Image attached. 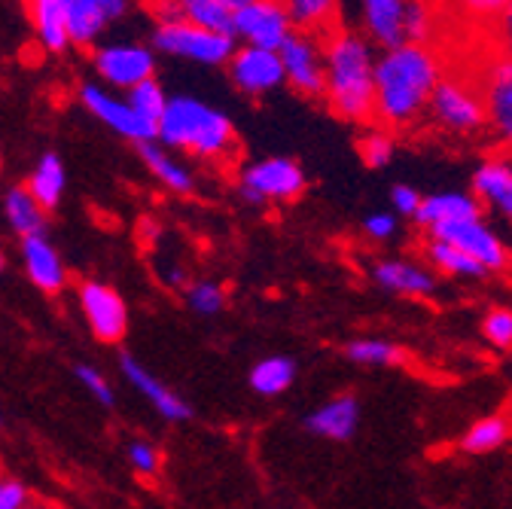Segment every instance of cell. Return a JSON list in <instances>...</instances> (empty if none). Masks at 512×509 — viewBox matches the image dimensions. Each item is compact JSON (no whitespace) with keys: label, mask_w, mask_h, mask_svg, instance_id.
<instances>
[{"label":"cell","mask_w":512,"mask_h":509,"mask_svg":"<svg viewBox=\"0 0 512 509\" xmlns=\"http://www.w3.org/2000/svg\"><path fill=\"white\" fill-rule=\"evenodd\" d=\"M452 61L436 43H400L378 49L375 65V122L397 135L427 125L430 101Z\"/></svg>","instance_id":"cell-1"},{"label":"cell","mask_w":512,"mask_h":509,"mask_svg":"<svg viewBox=\"0 0 512 509\" xmlns=\"http://www.w3.org/2000/svg\"><path fill=\"white\" fill-rule=\"evenodd\" d=\"M327 52V86L324 101L327 110L348 122L363 125L375 122V65L378 46L363 37L354 25H336L324 34Z\"/></svg>","instance_id":"cell-2"},{"label":"cell","mask_w":512,"mask_h":509,"mask_svg":"<svg viewBox=\"0 0 512 509\" xmlns=\"http://www.w3.org/2000/svg\"><path fill=\"white\" fill-rule=\"evenodd\" d=\"M165 147L186 153L208 165H223L238 156L235 122L214 104L196 95H171L159 119V135Z\"/></svg>","instance_id":"cell-3"},{"label":"cell","mask_w":512,"mask_h":509,"mask_svg":"<svg viewBox=\"0 0 512 509\" xmlns=\"http://www.w3.org/2000/svg\"><path fill=\"white\" fill-rule=\"evenodd\" d=\"M354 28L378 49L433 43L439 7L436 0H354Z\"/></svg>","instance_id":"cell-4"},{"label":"cell","mask_w":512,"mask_h":509,"mask_svg":"<svg viewBox=\"0 0 512 509\" xmlns=\"http://www.w3.org/2000/svg\"><path fill=\"white\" fill-rule=\"evenodd\" d=\"M427 125L433 132L452 138V141H476L488 135V116H485V98L479 89L476 68L458 71L455 65L439 80Z\"/></svg>","instance_id":"cell-5"},{"label":"cell","mask_w":512,"mask_h":509,"mask_svg":"<svg viewBox=\"0 0 512 509\" xmlns=\"http://www.w3.org/2000/svg\"><path fill=\"white\" fill-rule=\"evenodd\" d=\"M235 183L247 205L275 208V205H293L305 196L308 174L290 156H266L241 165Z\"/></svg>","instance_id":"cell-6"},{"label":"cell","mask_w":512,"mask_h":509,"mask_svg":"<svg viewBox=\"0 0 512 509\" xmlns=\"http://www.w3.org/2000/svg\"><path fill=\"white\" fill-rule=\"evenodd\" d=\"M235 46H238L235 34L214 31L189 19L156 22V31H153L156 52L189 61V65H202V68H226Z\"/></svg>","instance_id":"cell-7"},{"label":"cell","mask_w":512,"mask_h":509,"mask_svg":"<svg viewBox=\"0 0 512 509\" xmlns=\"http://www.w3.org/2000/svg\"><path fill=\"white\" fill-rule=\"evenodd\" d=\"M479 89L485 98V116H488V141L494 150L512 153V58H503L488 49L476 65Z\"/></svg>","instance_id":"cell-8"},{"label":"cell","mask_w":512,"mask_h":509,"mask_svg":"<svg viewBox=\"0 0 512 509\" xmlns=\"http://www.w3.org/2000/svg\"><path fill=\"white\" fill-rule=\"evenodd\" d=\"M287 86L302 98H324L327 86V52H324V34L314 31H293L290 40L281 46Z\"/></svg>","instance_id":"cell-9"},{"label":"cell","mask_w":512,"mask_h":509,"mask_svg":"<svg viewBox=\"0 0 512 509\" xmlns=\"http://www.w3.org/2000/svg\"><path fill=\"white\" fill-rule=\"evenodd\" d=\"M226 71H229L232 86L247 98H266V95L278 92L281 86H287L281 49L238 43Z\"/></svg>","instance_id":"cell-10"},{"label":"cell","mask_w":512,"mask_h":509,"mask_svg":"<svg viewBox=\"0 0 512 509\" xmlns=\"http://www.w3.org/2000/svg\"><path fill=\"white\" fill-rule=\"evenodd\" d=\"M80 101L89 113H95L107 125L110 132H116L125 141L141 144V141H153L159 135L156 125L132 107L128 95H119V89L86 83V86H80Z\"/></svg>","instance_id":"cell-11"},{"label":"cell","mask_w":512,"mask_h":509,"mask_svg":"<svg viewBox=\"0 0 512 509\" xmlns=\"http://www.w3.org/2000/svg\"><path fill=\"white\" fill-rule=\"evenodd\" d=\"M296 31V22L284 0H247L235 10L232 19V34L238 43L250 46H266V49H281L290 34Z\"/></svg>","instance_id":"cell-12"},{"label":"cell","mask_w":512,"mask_h":509,"mask_svg":"<svg viewBox=\"0 0 512 509\" xmlns=\"http://www.w3.org/2000/svg\"><path fill=\"white\" fill-rule=\"evenodd\" d=\"M95 74L104 86L128 92L156 77V49L144 43H110L95 49Z\"/></svg>","instance_id":"cell-13"},{"label":"cell","mask_w":512,"mask_h":509,"mask_svg":"<svg viewBox=\"0 0 512 509\" xmlns=\"http://www.w3.org/2000/svg\"><path fill=\"white\" fill-rule=\"evenodd\" d=\"M80 308L86 314V324L92 336L104 345H116L128 333V308L125 299L101 281L80 284Z\"/></svg>","instance_id":"cell-14"},{"label":"cell","mask_w":512,"mask_h":509,"mask_svg":"<svg viewBox=\"0 0 512 509\" xmlns=\"http://www.w3.org/2000/svg\"><path fill=\"white\" fill-rule=\"evenodd\" d=\"M369 281L403 299H430L436 293V269L424 260L409 257H378L369 266Z\"/></svg>","instance_id":"cell-15"},{"label":"cell","mask_w":512,"mask_h":509,"mask_svg":"<svg viewBox=\"0 0 512 509\" xmlns=\"http://www.w3.org/2000/svg\"><path fill=\"white\" fill-rule=\"evenodd\" d=\"M470 193L497 220L512 226V153L494 150L470 174Z\"/></svg>","instance_id":"cell-16"},{"label":"cell","mask_w":512,"mask_h":509,"mask_svg":"<svg viewBox=\"0 0 512 509\" xmlns=\"http://www.w3.org/2000/svg\"><path fill=\"white\" fill-rule=\"evenodd\" d=\"M445 241L458 244L464 253H470L473 260H479L491 275L494 272H506L509 263H512V253L509 247L503 244V238L485 223V217H470V220H461V223H452V226H442L439 232H433Z\"/></svg>","instance_id":"cell-17"},{"label":"cell","mask_w":512,"mask_h":509,"mask_svg":"<svg viewBox=\"0 0 512 509\" xmlns=\"http://www.w3.org/2000/svg\"><path fill=\"white\" fill-rule=\"evenodd\" d=\"M119 369H122V375H125V381L132 385L165 421H171V424H180V421H189L192 418V406L174 391V388H168L165 381H159L141 360H135V357H119Z\"/></svg>","instance_id":"cell-18"},{"label":"cell","mask_w":512,"mask_h":509,"mask_svg":"<svg viewBox=\"0 0 512 509\" xmlns=\"http://www.w3.org/2000/svg\"><path fill=\"white\" fill-rule=\"evenodd\" d=\"M485 208L479 205V199L473 193H461V189H445V193H433L421 199V208L415 214V226L424 235L439 232L442 226H452L470 217H482Z\"/></svg>","instance_id":"cell-19"},{"label":"cell","mask_w":512,"mask_h":509,"mask_svg":"<svg viewBox=\"0 0 512 509\" xmlns=\"http://www.w3.org/2000/svg\"><path fill=\"white\" fill-rule=\"evenodd\" d=\"M128 0H68V37L74 46H92L110 22L122 19Z\"/></svg>","instance_id":"cell-20"},{"label":"cell","mask_w":512,"mask_h":509,"mask_svg":"<svg viewBox=\"0 0 512 509\" xmlns=\"http://www.w3.org/2000/svg\"><path fill=\"white\" fill-rule=\"evenodd\" d=\"M138 156L144 162V168L168 189L174 196H192L199 186V177L183 159H177V150L165 147L159 138L153 141H141L138 144Z\"/></svg>","instance_id":"cell-21"},{"label":"cell","mask_w":512,"mask_h":509,"mask_svg":"<svg viewBox=\"0 0 512 509\" xmlns=\"http://www.w3.org/2000/svg\"><path fill=\"white\" fill-rule=\"evenodd\" d=\"M357 424H360V403L354 394H339L327 403H320L305 418V427L314 436L330 439V442H348L357 433Z\"/></svg>","instance_id":"cell-22"},{"label":"cell","mask_w":512,"mask_h":509,"mask_svg":"<svg viewBox=\"0 0 512 509\" xmlns=\"http://www.w3.org/2000/svg\"><path fill=\"white\" fill-rule=\"evenodd\" d=\"M22 257H25L28 278L43 293H58L64 284H68V269H64L58 250L52 247V241L46 238V232H37V235H25L22 238Z\"/></svg>","instance_id":"cell-23"},{"label":"cell","mask_w":512,"mask_h":509,"mask_svg":"<svg viewBox=\"0 0 512 509\" xmlns=\"http://www.w3.org/2000/svg\"><path fill=\"white\" fill-rule=\"evenodd\" d=\"M424 260L445 278H455V281H485L491 278V272L473 260L470 253H464L458 244L445 241L439 235H424Z\"/></svg>","instance_id":"cell-24"},{"label":"cell","mask_w":512,"mask_h":509,"mask_svg":"<svg viewBox=\"0 0 512 509\" xmlns=\"http://www.w3.org/2000/svg\"><path fill=\"white\" fill-rule=\"evenodd\" d=\"M299 31L327 34L330 28L342 25L345 0H284Z\"/></svg>","instance_id":"cell-25"},{"label":"cell","mask_w":512,"mask_h":509,"mask_svg":"<svg viewBox=\"0 0 512 509\" xmlns=\"http://www.w3.org/2000/svg\"><path fill=\"white\" fill-rule=\"evenodd\" d=\"M31 16L40 34V43L49 52H61L71 43L68 37V0H31Z\"/></svg>","instance_id":"cell-26"},{"label":"cell","mask_w":512,"mask_h":509,"mask_svg":"<svg viewBox=\"0 0 512 509\" xmlns=\"http://www.w3.org/2000/svg\"><path fill=\"white\" fill-rule=\"evenodd\" d=\"M250 388L253 394H260V397H281L293 388V381H296V363L290 357H263L260 363H253L250 375Z\"/></svg>","instance_id":"cell-27"},{"label":"cell","mask_w":512,"mask_h":509,"mask_svg":"<svg viewBox=\"0 0 512 509\" xmlns=\"http://www.w3.org/2000/svg\"><path fill=\"white\" fill-rule=\"evenodd\" d=\"M4 214L10 220V226L25 238V235H37L46 232V208L37 202V196L28 186H13L7 199H4Z\"/></svg>","instance_id":"cell-28"},{"label":"cell","mask_w":512,"mask_h":509,"mask_svg":"<svg viewBox=\"0 0 512 509\" xmlns=\"http://www.w3.org/2000/svg\"><path fill=\"white\" fill-rule=\"evenodd\" d=\"M509 433H512V427L503 415H488V418H479L476 424H470V430L458 442V449L464 455H491V452L503 449Z\"/></svg>","instance_id":"cell-29"},{"label":"cell","mask_w":512,"mask_h":509,"mask_svg":"<svg viewBox=\"0 0 512 509\" xmlns=\"http://www.w3.org/2000/svg\"><path fill=\"white\" fill-rule=\"evenodd\" d=\"M345 357L357 366H375V369H384V366H400L406 360V351L391 342V339H381V336H360V339H351L345 345Z\"/></svg>","instance_id":"cell-30"},{"label":"cell","mask_w":512,"mask_h":509,"mask_svg":"<svg viewBox=\"0 0 512 509\" xmlns=\"http://www.w3.org/2000/svg\"><path fill=\"white\" fill-rule=\"evenodd\" d=\"M64 186H68V174H64L61 159H58L55 153H46V156L37 162V168H34V174H31V180H28V189L37 196V202H40L46 211H52V208L61 202V196H64Z\"/></svg>","instance_id":"cell-31"},{"label":"cell","mask_w":512,"mask_h":509,"mask_svg":"<svg viewBox=\"0 0 512 509\" xmlns=\"http://www.w3.org/2000/svg\"><path fill=\"white\" fill-rule=\"evenodd\" d=\"M397 132L391 129H384V125L378 122H369L363 125V132L357 138V153H360V162L366 168H388L397 156Z\"/></svg>","instance_id":"cell-32"},{"label":"cell","mask_w":512,"mask_h":509,"mask_svg":"<svg viewBox=\"0 0 512 509\" xmlns=\"http://www.w3.org/2000/svg\"><path fill=\"white\" fill-rule=\"evenodd\" d=\"M177 7H180V16L189 19V22L232 34L235 7L223 4V0H177Z\"/></svg>","instance_id":"cell-33"},{"label":"cell","mask_w":512,"mask_h":509,"mask_svg":"<svg viewBox=\"0 0 512 509\" xmlns=\"http://www.w3.org/2000/svg\"><path fill=\"white\" fill-rule=\"evenodd\" d=\"M183 299H186L189 311H196V314H202V317H214V314H220V311L226 308L229 293H226V287H223L220 281L202 278V281H189V284H186Z\"/></svg>","instance_id":"cell-34"},{"label":"cell","mask_w":512,"mask_h":509,"mask_svg":"<svg viewBox=\"0 0 512 509\" xmlns=\"http://www.w3.org/2000/svg\"><path fill=\"white\" fill-rule=\"evenodd\" d=\"M128 95V101H132V107L144 116V119H150L156 129H159V119H162V113H165V107H168V92H165V86L153 77V80H144V83H138L135 89H128L125 92Z\"/></svg>","instance_id":"cell-35"},{"label":"cell","mask_w":512,"mask_h":509,"mask_svg":"<svg viewBox=\"0 0 512 509\" xmlns=\"http://www.w3.org/2000/svg\"><path fill=\"white\" fill-rule=\"evenodd\" d=\"M455 13H461V19H467L470 25L488 31L494 25V19L509 7V0H445Z\"/></svg>","instance_id":"cell-36"},{"label":"cell","mask_w":512,"mask_h":509,"mask_svg":"<svg viewBox=\"0 0 512 509\" xmlns=\"http://www.w3.org/2000/svg\"><path fill=\"white\" fill-rule=\"evenodd\" d=\"M400 232V214L397 211H375L363 220V238L375 247L391 244Z\"/></svg>","instance_id":"cell-37"},{"label":"cell","mask_w":512,"mask_h":509,"mask_svg":"<svg viewBox=\"0 0 512 509\" xmlns=\"http://www.w3.org/2000/svg\"><path fill=\"white\" fill-rule=\"evenodd\" d=\"M482 336L500 351L512 348V308H491L482 317Z\"/></svg>","instance_id":"cell-38"},{"label":"cell","mask_w":512,"mask_h":509,"mask_svg":"<svg viewBox=\"0 0 512 509\" xmlns=\"http://www.w3.org/2000/svg\"><path fill=\"white\" fill-rule=\"evenodd\" d=\"M128 464H132V470L138 476L150 479L162 470V452L147 439H135L132 445H128Z\"/></svg>","instance_id":"cell-39"},{"label":"cell","mask_w":512,"mask_h":509,"mask_svg":"<svg viewBox=\"0 0 512 509\" xmlns=\"http://www.w3.org/2000/svg\"><path fill=\"white\" fill-rule=\"evenodd\" d=\"M485 40H488L491 52L512 58V0H509V7L494 19V25L485 31Z\"/></svg>","instance_id":"cell-40"},{"label":"cell","mask_w":512,"mask_h":509,"mask_svg":"<svg viewBox=\"0 0 512 509\" xmlns=\"http://www.w3.org/2000/svg\"><path fill=\"white\" fill-rule=\"evenodd\" d=\"M77 378H80V385L101 403V406H113V388L107 385V378L98 372V369H92V366H77Z\"/></svg>","instance_id":"cell-41"},{"label":"cell","mask_w":512,"mask_h":509,"mask_svg":"<svg viewBox=\"0 0 512 509\" xmlns=\"http://www.w3.org/2000/svg\"><path fill=\"white\" fill-rule=\"evenodd\" d=\"M421 193L415 186H409V183H397L394 189H391V211H397L400 217H409V220H415V214H418V208H421Z\"/></svg>","instance_id":"cell-42"},{"label":"cell","mask_w":512,"mask_h":509,"mask_svg":"<svg viewBox=\"0 0 512 509\" xmlns=\"http://www.w3.org/2000/svg\"><path fill=\"white\" fill-rule=\"evenodd\" d=\"M31 503V491L16 479H0V509H25Z\"/></svg>","instance_id":"cell-43"},{"label":"cell","mask_w":512,"mask_h":509,"mask_svg":"<svg viewBox=\"0 0 512 509\" xmlns=\"http://www.w3.org/2000/svg\"><path fill=\"white\" fill-rule=\"evenodd\" d=\"M223 4H229V7H235V10H238L241 4H247V0H223Z\"/></svg>","instance_id":"cell-44"},{"label":"cell","mask_w":512,"mask_h":509,"mask_svg":"<svg viewBox=\"0 0 512 509\" xmlns=\"http://www.w3.org/2000/svg\"><path fill=\"white\" fill-rule=\"evenodd\" d=\"M0 272H4V250H0Z\"/></svg>","instance_id":"cell-45"},{"label":"cell","mask_w":512,"mask_h":509,"mask_svg":"<svg viewBox=\"0 0 512 509\" xmlns=\"http://www.w3.org/2000/svg\"><path fill=\"white\" fill-rule=\"evenodd\" d=\"M0 165H4V162H0Z\"/></svg>","instance_id":"cell-46"}]
</instances>
